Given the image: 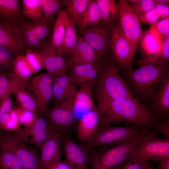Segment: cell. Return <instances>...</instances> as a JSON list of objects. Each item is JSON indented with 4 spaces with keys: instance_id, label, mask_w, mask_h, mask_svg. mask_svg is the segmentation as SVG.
Listing matches in <instances>:
<instances>
[{
    "instance_id": "4316f807",
    "label": "cell",
    "mask_w": 169,
    "mask_h": 169,
    "mask_svg": "<svg viewBox=\"0 0 169 169\" xmlns=\"http://www.w3.org/2000/svg\"><path fill=\"white\" fill-rule=\"evenodd\" d=\"M101 22L100 10L95 0H91L87 8L75 24L81 33Z\"/></svg>"
},
{
    "instance_id": "d6986e66",
    "label": "cell",
    "mask_w": 169,
    "mask_h": 169,
    "mask_svg": "<svg viewBox=\"0 0 169 169\" xmlns=\"http://www.w3.org/2000/svg\"><path fill=\"white\" fill-rule=\"evenodd\" d=\"M0 46L7 48L17 54H22L25 51L18 25L8 22H0Z\"/></svg>"
},
{
    "instance_id": "5bb4252c",
    "label": "cell",
    "mask_w": 169,
    "mask_h": 169,
    "mask_svg": "<svg viewBox=\"0 0 169 169\" xmlns=\"http://www.w3.org/2000/svg\"><path fill=\"white\" fill-rule=\"evenodd\" d=\"M111 28L100 24L91 27L81 33V37L102 56L110 52Z\"/></svg>"
},
{
    "instance_id": "9a60e30c",
    "label": "cell",
    "mask_w": 169,
    "mask_h": 169,
    "mask_svg": "<svg viewBox=\"0 0 169 169\" xmlns=\"http://www.w3.org/2000/svg\"><path fill=\"white\" fill-rule=\"evenodd\" d=\"M103 64L101 60L95 63L69 64L67 75L72 82L79 87L88 84L93 85Z\"/></svg>"
},
{
    "instance_id": "d590c367",
    "label": "cell",
    "mask_w": 169,
    "mask_h": 169,
    "mask_svg": "<svg viewBox=\"0 0 169 169\" xmlns=\"http://www.w3.org/2000/svg\"><path fill=\"white\" fill-rule=\"evenodd\" d=\"M13 72L19 78L27 80L33 74L23 54H18L12 64Z\"/></svg>"
},
{
    "instance_id": "d4e9b609",
    "label": "cell",
    "mask_w": 169,
    "mask_h": 169,
    "mask_svg": "<svg viewBox=\"0 0 169 169\" xmlns=\"http://www.w3.org/2000/svg\"><path fill=\"white\" fill-rule=\"evenodd\" d=\"M24 49L32 50L39 52L45 42L40 39L34 31L31 21H25L18 25Z\"/></svg>"
},
{
    "instance_id": "cb8c5ba5",
    "label": "cell",
    "mask_w": 169,
    "mask_h": 169,
    "mask_svg": "<svg viewBox=\"0 0 169 169\" xmlns=\"http://www.w3.org/2000/svg\"><path fill=\"white\" fill-rule=\"evenodd\" d=\"M92 86L90 84H85L77 90L72 99L73 108L76 115L77 113L82 114V115L95 108L92 91Z\"/></svg>"
},
{
    "instance_id": "7bdbcfd3",
    "label": "cell",
    "mask_w": 169,
    "mask_h": 169,
    "mask_svg": "<svg viewBox=\"0 0 169 169\" xmlns=\"http://www.w3.org/2000/svg\"><path fill=\"white\" fill-rule=\"evenodd\" d=\"M126 1L138 18L153 8L156 5L154 0H128Z\"/></svg>"
},
{
    "instance_id": "c3c4849f",
    "label": "cell",
    "mask_w": 169,
    "mask_h": 169,
    "mask_svg": "<svg viewBox=\"0 0 169 169\" xmlns=\"http://www.w3.org/2000/svg\"><path fill=\"white\" fill-rule=\"evenodd\" d=\"M11 88L8 74L0 73V101L11 92Z\"/></svg>"
},
{
    "instance_id": "f35d334b",
    "label": "cell",
    "mask_w": 169,
    "mask_h": 169,
    "mask_svg": "<svg viewBox=\"0 0 169 169\" xmlns=\"http://www.w3.org/2000/svg\"><path fill=\"white\" fill-rule=\"evenodd\" d=\"M31 22L33 27L38 37L41 40L45 41L46 38L48 36L54 22V18H44L40 21Z\"/></svg>"
},
{
    "instance_id": "b9f144b4",
    "label": "cell",
    "mask_w": 169,
    "mask_h": 169,
    "mask_svg": "<svg viewBox=\"0 0 169 169\" xmlns=\"http://www.w3.org/2000/svg\"><path fill=\"white\" fill-rule=\"evenodd\" d=\"M43 9L44 18H53L61 10L62 1L39 0Z\"/></svg>"
},
{
    "instance_id": "3957f363",
    "label": "cell",
    "mask_w": 169,
    "mask_h": 169,
    "mask_svg": "<svg viewBox=\"0 0 169 169\" xmlns=\"http://www.w3.org/2000/svg\"><path fill=\"white\" fill-rule=\"evenodd\" d=\"M136 70H126L128 85L137 95L145 100L150 99L158 85L168 73V66L147 64Z\"/></svg>"
},
{
    "instance_id": "1f68e13d",
    "label": "cell",
    "mask_w": 169,
    "mask_h": 169,
    "mask_svg": "<svg viewBox=\"0 0 169 169\" xmlns=\"http://www.w3.org/2000/svg\"><path fill=\"white\" fill-rule=\"evenodd\" d=\"M91 0H64L62 4L66 8L67 13L75 24L85 12Z\"/></svg>"
},
{
    "instance_id": "e575fe53",
    "label": "cell",
    "mask_w": 169,
    "mask_h": 169,
    "mask_svg": "<svg viewBox=\"0 0 169 169\" xmlns=\"http://www.w3.org/2000/svg\"><path fill=\"white\" fill-rule=\"evenodd\" d=\"M164 41L159 40L149 29L144 32L140 40V44L141 48L145 54V57L151 55L158 51Z\"/></svg>"
},
{
    "instance_id": "681fc988",
    "label": "cell",
    "mask_w": 169,
    "mask_h": 169,
    "mask_svg": "<svg viewBox=\"0 0 169 169\" xmlns=\"http://www.w3.org/2000/svg\"><path fill=\"white\" fill-rule=\"evenodd\" d=\"M154 129L156 132L162 135L164 139L169 141V120L156 124Z\"/></svg>"
},
{
    "instance_id": "f1b7e54d",
    "label": "cell",
    "mask_w": 169,
    "mask_h": 169,
    "mask_svg": "<svg viewBox=\"0 0 169 169\" xmlns=\"http://www.w3.org/2000/svg\"><path fill=\"white\" fill-rule=\"evenodd\" d=\"M75 24L71 20L68 14L66 18L65 33L59 55L70 57L78 40Z\"/></svg>"
},
{
    "instance_id": "8d00e7d4",
    "label": "cell",
    "mask_w": 169,
    "mask_h": 169,
    "mask_svg": "<svg viewBox=\"0 0 169 169\" xmlns=\"http://www.w3.org/2000/svg\"><path fill=\"white\" fill-rule=\"evenodd\" d=\"M17 54L7 48L0 46V73L13 72V62Z\"/></svg>"
},
{
    "instance_id": "7dc6e473",
    "label": "cell",
    "mask_w": 169,
    "mask_h": 169,
    "mask_svg": "<svg viewBox=\"0 0 169 169\" xmlns=\"http://www.w3.org/2000/svg\"><path fill=\"white\" fill-rule=\"evenodd\" d=\"M21 125L16 112L14 108H13L3 130L8 132H15L20 129Z\"/></svg>"
},
{
    "instance_id": "11a10c76",
    "label": "cell",
    "mask_w": 169,
    "mask_h": 169,
    "mask_svg": "<svg viewBox=\"0 0 169 169\" xmlns=\"http://www.w3.org/2000/svg\"><path fill=\"white\" fill-rule=\"evenodd\" d=\"M143 169H155V167L152 164L149 162Z\"/></svg>"
},
{
    "instance_id": "ac0fdd59",
    "label": "cell",
    "mask_w": 169,
    "mask_h": 169,
    "mask_svg": "<svg viewBox=\"0 0 169 169\" xmlns=\"http://www.w3.org/2000/svg\"><path fill=\"white\" fill-rule=\"evenodd\" d=\"M64 135L54 132L40 147V158L42 169L61 158Z\"/></svg>"
},
{
    "instance_id": "8992f818",
    "label": "cell",
    "mask_w": 169,
    "mask_h": 169,
    "mask_svg": "<svg viewBox=\"0 0 169 169\" xmlns=\"http://www.w3.org/2000/svg\"><path fill=\"white\" fill-rule=\"evenodd\" d=\"M0 133V148L7 150L19 160L24 169H42L39 156L26 145L17 133Z\"/></svg>"
},
{
    "instance_id": "5b68a950",
    "label": "cell",
    "mask_w": 169,
    "mask_h": 169,
    "mask_svg": "<svg viewBox=\"0 0 169 169\" xmlns=\"http://www.w3.org/2000/svg\"><path fill=\"white\" fill-rule=\"evenodd\" d=\"M141 136L130 142L100 152L91 151L90 164L91 169H117L134 154Z\"/></svg>"
},
{
    "instance_id": "f5cc1de1",
    "label": "cell",
    "mask_w": 169,
    "mask_h": 169,
    "mask_svg": "<svg viewBox=\"0 0 169 169\" xmlns=\"http://www.w3.org/2000/svg\"><path fill=\"white\" fill-rule=\"evenodd\" d=\"M157 166L158 169H169V156L162 158L159 160Z\"/></svg>"
},
{
    "instance_id": "ee69618b",
    "label": "cell",
    "mask_w": 169,
    "mask_h": 169,
    "mask_svg": "<svg viewBox=\"0 0 169 169\" xmlns=\"http://www.w3.org/2000/svg\"><path fill=\"white\" fill-rule=\"evenodd\" d=\"M21 125L27 127L30 126L40 116L38 113L24 109L19 106L14 108Z\"/></svg>"
},
{
    "instance_id": "2e32d148",
    "label": "cell",
    "mask_w": 169,
    "mask_h": 169,
    "mask_svg": "<svg viewBox=\"0 0 169 169\" xmlns=\"http://www.w3.org/2000/svg\"><path fill=\"white\" fill-rule=\"evenodd\" d=\"M10 79L11 92L13 94L18 106L35 113L39 114L35 99L26 90L29 82L19 78L13 73L8 74Z\"/></svg>"
},
{
    "instance_id": "4fadbf2b",
    "label": "cell",
    "mask_w": 169,
    "mask_h": 169,
    "mask_svg": "<svg viewBox=\"0 0 169 169\" xmlns=\"http://www.w3.org/2000/svg\"><path fill=\"white\" fill-rule=\"evenodd\" d=\"M43 68L53 77L66 74L68 68V60L58 54L52 42L50 37L45 41L39 52Z\"/></svg>"
},
{
    "instance_id": "7a4b0ae2",
    "label": "cell",
    "mask_w": 169,
    "mask_h": 169,
    "mask_svg": "<svg viewBox=\"0 0 169 169\" xmlns=\"http://www.w3.org/2000/svg\"><path fill=\"white\" fill-rule=\"evenodd\" d=\"M99 111L114 100L135 97L120 74L119 67L111 62L104 63L92 88Z\"/></svg>"
},
{
    "instance_id": "7402d4cb",
    "label": "cell",
    "mask_w": 169,
    "mask_h": 169,
    "mask_svg": "<svg viewBox=\"0 0 169 169\" xmlns=\"http://www.w3.org/2000/svg\"><path fill=\"white\" fill-rule=\"evenodd\" d=\"M151 98L152 110L159 115H168L169 111V74L168 73L158 85Z\"/></svg>"
},
{
    "instance_id": "83f0119b",
    "label": "cell",
    "mask_w": 169,
    "mask_h": 169,
    "mask_svg": "<svg viewBox=\"0 0 169 169\" xmlns=\"http://www.w3.org/2000/svg\"><path fill=\"white\" fill-rule=\"evenodd\" d=\"M67 15L66 9H61L58 13L56 19L52 26L50 37L56 51L59 55L65 33Z\"/></svg>"
},
{
    "instance_id": "f907efd6",
    "label": "cell",
    "mask_w": 169,
    "mask_h": 169,
    "mask_svg": "<svg viewBox=\"0 0 169 169\" xmlns=\"http://www.w3.org/2000/svg\"><path fill=\"white\" fill-rule=\"evenodd\" d=\"M149 162V161L132 162L128 160L118 169H143Z\"/></svg>"
},
{
    "instance_id": "db71d44e",
    "label": "cell",
    "mask_w": 169,
    "mask_h": 169,
    "mask_svg": "<svg viewBox=\"0 0 169 169\" xmlns=\"http://www.w3.org/2000/svg\"><path fill=\"white\" fill-rule=\"evenodd\" d=\"M156 4L164 5H168L169 0H154Z\"/></svg>"
},
{
    "instance_id": "8fae6325",
    "label": "cell",
    "mask_w": 169,
    "mask_h": 169,
    "mask_svg": "<svg viewBox=\"0 0 169 169\" xmlns=\"http://www.w3.org/2000/svg\"><path fill=\"white\" fill-rule=\"evenodd\" d=\"M63 147L64 161L72 169H89L91 150L85 145L74 140L69 135H64Z\"/></svg>"
},
{
    "instance_id": "816d5d0a",
    "label": "cell",
    "mask_w": 169,
    "mask_h": 169,
    "mask_svg": "<svg viewBox=\"0 0 169 169\" xmlns=\"http://www.w3.org/2000/svg\"><path fill=\"white\" fill-rule=\"evenodd\" d=\"M43 169H72L68 164L64 160L61 159L49 165Z\"/></svg>"
},
{
    "instance_id": "484cf974",
    "label": "cell",
    "mask_w": 169,
    "mask_h": 169,
    "mask_svg": "<svg viewBox=\"0 0 169 169\" xmlns=\"http://www.w3.org/2000/svg\"><path fill=\"white\" fill-rule=\"evenodd\" d=\"M100 11L101 22L112 28L119 18L117 3L114 0H95Z\"/></svg>"
},
{
    "instance_id": "60d3db41",
    "label": "cell",
    "mask_w": 169,
    "mask_h": 169,
    "mask_svg": "<svg viewBox=\"0 0 169 169\" xmlns=\"http://www.w3.org/2000/svg\"><path fill=\"white\" fill-rule=\"evenodd\" d=\"M151 33L161 41L169 37V17L151 25Z\"/></svg>"
},
{
    "instance_id": "52a82bcc",
    "label": "cell",
    "mask_w": 169,
    "mask_h": 169,
    "mask_svg": "<svg viewBox=\"0 0 169 169\" xmlns=\"http://www.w3.org/2000/svg\"><path fill=\"white\" fill-rule=\"evenodd\" d=\"M168 156L169 141L158 137L148 130L140 138L135 152L129 160L132 162L158 161Z\"/></svg>"
},
{
    "instance_id": "d6a6232c",
    "label": "cell",
    "mask_w": 169,
    "mask_h": 169,
    "mask_svg": "<svg viewBox=\"0 0 169 169\" xmlns=\"http://www.w3.org/2000/svg\"><path fill=\"white\" fill-rule=\"evenodd\" d=\"M168 5L156 4L151 9L139 18L140 22L151 25L169 17Z\"/></svg>"
},
{
    "instance_id": "ab89813d",
    "label": "cell",
    "mask_w": 169,
    "mask_h": 169,
    "mask_svg": "<svg viewBox=\"0 0 169 169\" xmlns=\"http://www.w3.org/2000/svg\"><path fill=\"white\" fill-rule=\"evenodd\" d=\"M10 92L0 101V130H3L7 122L13 109Z\"/></svg>"
},
{
    "instance_id": "74e56055",
    "label": "cell",
    "mask_w": 169,
    "mask_h": 169,
    "mask_svg": "<svg viewBox=\"0 0 169 169\" xmlns=\"http://www.w3.org/2000/svg\"><path fill=\"white\" fill-rule=\"evenodd\" d=\"M0 169H24L17 158L13 153L0 148Z\"/></svg>"
},
{
    "instance_id": "9f6ffc18",
    "label": "cell",
    "mask_w": 169,
    "mask_h": 169,
    "mask_svg": "<svg viewBox=\"0 0 169 169\" xmlns=\"http://www.w3.org/2000/svg\"></svg>"
},
{
    "instance_id": "44dd1931",
    "label": "cell",
    "mask_w": 169,
    "mask_h": 169,
    "mask_svg": "<svg viewBox=\"0 0 169 169\" xmlns=\"http://www.w3.org/2000/svg\"><path fill=\"white\" fill-rule=\"evenodd\" d=\"M102 56L81 37H78L76 45L68 60V66L76 64L95 63Z\"/></svg>"
},
{
    "instance_id": "30bf717a",
    "label": "cell",
    "mask_w": 169,
    "mask_h": 169,
    "mask_svg": "<svg viewBox=\"0 0 169 169\" xmlns=\"http://www.w3.org/2000/svg\"><path fill=\"white\" fill-rule=\"evenodd\" d=\"M119 23L135 55L138 45L144 33L139 18L130 4L125 0H119L117 3Z\"/></svg>"
},
{
    "instance_id": "bcb514c9",
    "label": "cell",
    "mask_w": 169,
    "mask_h": 169,
    "mask_svg": "<svg viewBox=\"0 0 169 169\" xmlns=\"http://www.w3.org/2000/svg\"><path fill=\"white\" fill-rule=\"evenodd\" d=\"M55 132L56 131L49 125V126L46 130L30 138L27 142L40 147L44 142Z\"/></svg>"
},
{
    "instance_id": "277c9868",
    "label": "cell",
    "mask_w": 169,
    "mask_h": 169,
    "mask_svg": "<svg viewBox=\"0 0 169 169\" xmlns=\"http://www.w3.org/2000/svg\"><path fill=\"white\" fill-rule=\"evenodd\" d=\"M148 129L135 126H113L100 123L93 140L85 145L90 150L95 147L116 146L130 142L141 136Z\"/></svg>"
},
{
    "instance_id": "f6af8a7d",
    "label": "cell",
    "mask_w": 169,
    "mask_h": 169,
    "mask_svg": "<svg viewBox=\"0 0 169 169\" xmlns=\"http://www.w3.org/2000/svg\"><path fill=\"white\" fill-rule=\"evenodd\" d=\"M24 55L33 74L39 72L43 68L41 57L39 52L28 49L26 50Z\"/></svg>"
},
{
    "instance_id": "9c48e42d",
    "label": "cell",
    "mask_w": 169,
    "mask_h": 169,
    "mask_svg": "<svg viewBox=\"0 0 169 169\" xmlns=\"http://www.w3.org/2000/svg\"><path fill=\"white\" fill-rule=\"evenodd\" d=\"M110 53L111 62L126 70L132 69L135 55L119 23L111 30Z\"/></svg>"
},
{
    "instance_id": "ffe728a7",
    "label": "cell",
    "mask_w": 169,
    "mask_h": 169,
    "mask_svg": "<svg viewBox=\"0 0 169 169\" xmlns=\"http://www.w3.org/2000/svg\"><path fill=\"white\" fill-rule=\"evenodd\" d=\"M52 87L54 106L72 100L77 90L75 84L66 74L53 77Z\"/></svg>"
},
{
    "instance_id": "f546056e",
    "label": "cell",
    "mask_w": 169,
    "mask_h": 169,
    "mask_svg": "<svg viewBox=\"0 0 169 169\" xmlns=\"http://www.w3.org/2000/svg\"><path fill=\"white\" fill-rule=\"evenodd\" d=\"M169 60V37L163 41L160 49L153 54L136 61L139 65L147 64L168 65Z\"/></svg>"
},
{
    "instance_id": "ba28073f",
    "label": "cell",
    "mask_w": 169,
    "mask_h": 169,
    "mask_svg": "<svg viewBox=\"0 0 169 169\" xmlns=\"http://www.w3.org/2000/svg\"><path fill=\"white\" fill-rule=\"evenodd\" d=\"M43 115L49 124L55 131L64 135H69L77 121L72 100H66L54 106Z\"/></svg>"
},
{
    "instance_id": "6da1fadb",
    "label": "cell",
    "mask_w": 169,
    "mask_h": 169,
    "mask_svg": "<svg viewBox=\"0 0 169 169\" xmlns=\"http://www.w3.org/2000/svg\"><path fill=\"white\" fill-rule=\"evenodd\" d=\"M99 112L100 122L105 124L125 121L148 129L154 127L157 121L154 113L135 97L112 101Z\"/></svg>"
},
{
    "instance_id": "603a6c76",
    "label": "cell",
    "mask_w": 169,
    "mask_h": 169,
    "mask_svg": "<svg viewBox=\"0 0 169 169\" xmlns=\"http://www.w3.org/2000/svg\"><path fill=\"white\" fill-rule=\"evenodd\" d=\"M21 9V0H0V22L18 25L25 21Z\"/></svg>"
},
{
    "instance_id": "836d02e7",
    "label": "cell",
    "mask_w": 169,
    "mask_h": 169,
    "mask_svg": "<svg viewBox=\"0 0 169 169\" xmlns=\"http://www.w3.org/2000/svg\"><path fill=\"white\" fill-rule=\"evenodd\" d=\"M49 126L44 117L40 115L30 126L24 128L23 130L20 129L16 132L23 140L26 142L31 138L44 131Z\"/></svg>"
},
{
    "instance_id": "e0dca14e",
    "label": "cell",
    "mask_w": 169,
    "mask_h": 169,
    "mask_svg": "<svg viewBox=\"0 0 169 169\" xmlns=\"http://www.w3.org/2000/svg\"><path fill=\"white\" fill-rule=\"evenodd\" d=\"M101 119L100 113L96 107L84 114L77 126L78 140L85 145L93 139L98 130Z\"/></svg>"
},
{
    "instance_id": "4dcf8cb0",
    "label": "cell",
    "mask_w": 169,
    "mask_h": 169,
    "mask_svg": "<svg viewBox=\"0 0 169 169\" xmlns=\"http://www.w3.org/2000/svg\"><path fill=\"white\" fill-rule=\"evenodd\" d=\"M21 6L23 16L30 21H40L44 18L39 0H22Z\"/></svg>"
},
{
    "instance_id": "7c38bea8",
    "label": "cell",
    "mask_w": 169,
    "mask_h": 169,
    "mask_svg": "<svg viewBox=\"0 0 169 169\" xmlns=\"http://www.w3.org/2000/svg\"><path fill=\"white\" fill-rule=\"evenodd\" d=\"M53 78L47 73L41 74L33 78L28 87L35 95L38 113L43 114L49 109L53 99Z\"/></svg>"
}]
</instances>
